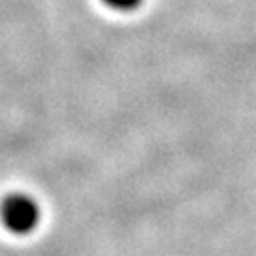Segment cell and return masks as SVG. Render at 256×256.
Here are the masks:
<instances>
[{"label": "cell", "instance_id": "7a4b0ae2", "mask_svg": "<svg viewBox=\"0 0 256 256\" xmlns=\"http://www.w3.org/2000/svg\"><path fill=\"white\" fill-rule=\"evenodd\" d=\"M142 0H104V4L110 8L118 10V12H131L140 6Z\"/></svg>", "mask_w": 256, "mask_h": 256}, {"label": "cell", "instance_id": "6da1fadb", "mask_svg": "<svg viewBox=\"0 0 256 256\" xmlns=\"http://www.w3.org/2000/svg\"><path fill=\"white\" fill-rule=\"evenodd\" d=\"M0 218L14 234H30L40 222V207L25 194H12L2 202Z\"/></svg>", "mask_w": 256, "mask_h": 256}]
</instances>
